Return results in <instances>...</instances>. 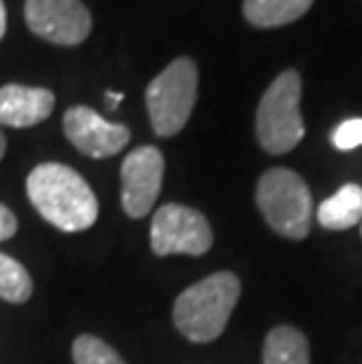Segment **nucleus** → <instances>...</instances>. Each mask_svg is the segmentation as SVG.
Masks as SVG:
<instances>
[{"label": "nucleus", "mask_w": 362, "mask_h": 364, "mask_svg": "<svg viewBox=\"0 0 362 364\" xmlns=\"http://www.w3.org/2000/svg\"><path fill=\"white\" fill-rule=\"evenodd\" d=\"M71 355L73 364H127L113 346L92 334H82L75 338L71 346Z\"/></svg>", "instance_id": "15"}, {"label": "nucleus", "mask_w": 362, "mask_h": 364, "mask_svg": "<svg viewBox=\"0 0 362 364\" xmlns=\"http://www.w3.org/2000/svg\"><path fill=\"white\" fill-rule=\"evenodd\" d=\"M198 99V66L191 57L167 64L146 87V111L158 136H176L186 127Z\"/></svg>", "instance_id": "5"}, {"label": "nucleus", "mask_w": 362, "mask_h": 364, "mask_svg": "<svg viewBox=\"0 0 362 364\" xmlns=\"http://www.w3.org/2000/svg\"><path fill=\"white\" fill-rule=\"evenodd\" d=\"M306 134L302 118V75L287 68L261 95L257 106V141L271 156L294 151Z\"/></svg>", "instance_id": "3"}, {"label": "nucleus", "mask_w": 362, "mask_h": 364, "mask_svg": "<svg viewBox=\"0 0 362 364\" xmlns=\"http://www.w3.org/2000/svg\"><path fill=\"white\" fill-rule=\"evenodd\" d=\"M325 230H348L362 221V186L346 183L313 214Z\"/></svg>", "instance_id": "11"}, {"label": "nucleus", "mask_w": 362, "mask_h": 364, "mask_svg": "<svg viewBox=\"0 0 362 364\" xmlns=\"http://www.w3.org/2000/svg\"><path fill=\"white\" fill-rule=\"evenodd\" d=\"M24 19L45 43L75 48L92 33V14L82 0H26Z\"/></svg>", "instance_id": "7"}, {"label": "nucleus", "mask_w": 362, "mask_h": 364, "mask_svg": "<svg viewBox=\"0 0 362 364\" xmlns=\"http://www.w3.org/2000/svg\"><path fill=\"white\" fill-rule=\"evenodd\" d=\"M214 235L210 221L193 207L167 203L153 214L151 221V250L156 257H203L212 250Z\"/></svg>", "instance_id": "6"}, {"label": "nucleus", "mask_w": 362, "mask_h": 364, "mask_svg": "<svg viewBox=\"0 0 362 364\" xmlns=\"http://www.w3.org/2000/svg\"><path fill=\"white\" fill-rule=\"evenodd\" d=\"M55 92L10 82L0 87V127L26 129L41 125L55 111Z\"/></svg>", "instance_id": "10"}, {"label": "nucleus", "mask_w": 362, "mask_h": 364, "mask_svg": "<svg viewBox=\"0 0 362 364\" xmlns=\"http://www.w3.org/2000/svg\"><path fill=\"white\" fill-rule=\"evenodd\" d=\"M257 207L275 233L304 240L311 233L313 198L306 181L292 169L273 167L257 181Z\"/></svg>", "instance_id": "4"}, {"label": "nucleus", "mask_w": 362, "mask_h": 364, "mask_svg": "<svg viewBox=\"0 0 362 364\" xmlns=\"http://www.w3.org/2000/svg\"><path fill=\"white\" fill-rule=\"evenodd\" d=\"M64 134L82 156L104 160L129 144V129L120 122L102 118L90 106H71L64 113Z\"/></svg>", "instance_id": "9"}, {"label": "nucleus", "mask_w": 362, "mask_h": 364, "mask_svg": "<svg viewBox=\"0 0 362 364\" xmlns=\"http://www.w3.org/2000/svg\"><path fill=\"white\" fill-rule=\"evenodd\" d=\"M5 149H7V139L3 134V129H0V160H3V156H5Z\"/></svg>", "instance_id": "20"}, {"label": "nucleus", "mask_w": 362, "mask_h": 364, "mask_svg": "<svg viewBox=\"0 0 362 364\" xmlns=\"http://www.w3.org/2000/svg\"><path fill=\"white\" fill-rule=\"evenodd\" d=\"M26 196L36 212L61 233H82L97 223L95 191L75 169L61 162H43L31 169Z\"/></svg>", "instance_id": "1"}, {"label": "nucleus", "mask_w": 362, "mask_h": 364, "mask_svg": "<svg viewBox=\"0 0 362 364\" xmlns=\"http://www.w3.org/2000/svg\"><path fill=\"white\" fill-rule=\"evenodd\" d=\"M264 364H311V346L292 324H278L264 341Z\"/></svg>", "instance_id": "13"}, {"label": "nucleus", "mask_w": 362, "mask_h": 364, "mask_svg": "<svg viewBox=\"0 0 362 364\" xmlns=\"http://www.w3.org/2000/svg\"><path fill=\"white\" fill-rule=\"evenodd\" d=\"M19 228V221H17V214L12 212L10 207L0 203V242L10 240Z\"/></svg>", "instance_id": "17"}, {"label": "nucleus", "mask_w": 362, "mask_h": 364, "mask_svg": "<svg viewBox=\"0 0 362 364\" xmlns=\"http://www.w3.org/2000/svg\"><path fill=\"white\" fill-rule=\"evenodd\" d=\"M360 226H362V221H360Z\"/></svg>", "instance_id": "21"}, {"label": "nucleus", "mask_w": 362, "mask_h": 364, "mask_svg": "<svg viewBox=\"0 0 362 364\" xmlns=\"http://www.w3.org/2000/svg\"><path fill=\"white\" fill-rule=\"evenodd\" d=\"M240 291V277L230 270L207 275L176 296L172 308L174 327L191 343H212L226 329Z\"/></svg>", "instance_id": "2"}, {"label": "nucleus", "mask_w": 362, "mask_h": 364, "mask_svg": "<svg viewBox=\"0 0 362 364\" xmlns=\"http://www.w3.org/2000/svg\"><path fill=\"white\" fill-rule=\"evenodd\" d=\"M315 0H245L243 17L257 28H278L302 19Z\"/></svg>", "instance_id": "12"}, {"label": "nucleus", "mask_w": 362, "mask_h": 364, "mask_svg": "<svg viewBox=\"0 0 362 364\" xmlns=\"http://www.w3.org/2000/svg\"><path fill=\"white\" fill-rule=\"evenodd\" d=\"M5 28H7V10H5L3 0H0V41H3V36H5Z\"/></svg>", "instance_id": "19"}, {"label": "nucleus", "mask_w": 362, "mask_h": 364, "mask_svg": "<svg viewBox=\"0 0 362 364\" xmlns=\"http://www.w3.org/2000/svg\"><path fill=\"white\" fill-rule=\"evenodd\" d=\"M122 92H106V106L111 108V111H115V108L120 106V102H122Z\"/></svg>", "instance_id": "18"}, {"label": "nucleus", "mask_w": 362, "mask_h": 364, "mask_svg": "<svg viewBox=\"0 0 362 364\" xmlns=\"http://www.w3.org/2000/svg\"><path fill=\"white\" fill-rule=\"evenodd\" d=\"M33 294V280L17 259L0 252V299L10 304H26Z\"/></svg>", "instance_id": "14"}, {"label": "nucleus", "mask_w": 362, "mask_h": 364, "mask_svg": "<svg viewBox=\"0 0 362 364\" xmlns=\"http://www.w3.org/2000/svg\"><path fill=\"white\" fill-rule=\"evenodd\" d=\"M165 158L156 146H139L122 160L120 167V203L129 219H144L163 188Z\"/></svg>", "instance_id": "8"}, {"label": "nucleus", "mask_w": 362, "mask_h": 364, "mask_svg": "<svg viewBox=\"0 0 362 364\" xmlns=\"http://www.w3.org/2000/svg\"><path fill=\"white\" fill-rule=\"evenodd\" d=\"M332 144L339 151H353L362 146V118H351L344 120L341 125L334 129Z\"/></svg>", "instance_id": "16"}]
</instances>
